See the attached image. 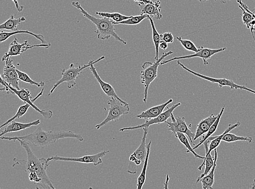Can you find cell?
Segmentation results:
<instances>
[{
  "label": "cell",
  "instance_id": "obj_28",
  "mask_svg": "<svg viewBox=\"0 0 255 189\" xmlns=\"http://www.w3.org/2000/svg\"><path fill=\"white\" fill-rule=\"evenodd\" d=\"M151 145H152V141H150V142L149 143V144L147 146L148 152H147L146 159V160H145L143 170L142 171L141 175H140L139 177L138 178L137 189H142L145 182H146L147 167H148V161H149L150 153H151Z\"/></svg>",
  "mask_w": 255,
  "mask_h": 189
},
{
  "label": "cell",
  "instance_id": "obj_37",
  "mask_svg": "<svg viewBox=\"0 0 255 189\" xmlns=\"http://www.w3.org/2000/svg\"><path fill=\"white\" fill-rule=\"evenodd\" d=\"M161 41L167 43H172L174 42L173 34L171 32H166L161 34Z\"/></svg>",
  "mask_w": 255,
  "mask_h": 189
},
{
  "label": "cell",
  "instance_id": "obj_2",
  "mask_svg": "<svg viewBox=\"0 0 255 189\" xmlns=\"http://www.w3.org/2000/svg\"><path fill=\"white\" fill-rule=\"evenodd\" d=\"M2 140L17 141L18 140L27 141L32 144L35 147L41 148H46L58 140L63 138H75L79 141H83L84 138L81 134H77L72 131H45L41 127L38 128L31 134L21 136L0 137Z\"/></svg>",
  "mask_w": 255,
  "mask_h": 189
},
{
  "label": "cell",
  "instance_id": "obj_43",
  "mask_svg": "<svg viewBox=\"0 0 255 189\" xmlns=\"http://www.w3.org/2000/svg\"><path fill=\"white\" fill-rule=\"evenodd\" d=\"M252 187V188H253V189L255 188V182L254 183V185Z\"/></svg>",
  "mask_w": 255,
  "mask_h": 189
},
{
  "label": "cell",
  "instance_id": "obj_35",
  "mask_svg": "<svg viewBox=\"0 0 255 189\" xmlns=\"http://www.w3.org/2000/svg\"><path fill=\"white\" fill-rule=\"evenodd\" d=\"M17 71L20 81L31 84V85L37 86L38 87H41L45 85V83L43 81L37 82L34 81L33 80L29 77L27 74L22 72L18 69H17Z\"/></svg>",
  "mask_w": 255,
  "mask_h": 189
},
{
  "label": "cell",
  "instance_id": "obj_5",
  "mask_svg": "<svg viewBox=\"0 0 255 189\" xmlns=\"http://www.w3.org/2000/svg\"><path fill=\"white\" fill-rule=\"evenodd\" d=\"M173 54V52L169 51L167 53H163L162 56L154 63L147 62L142 66L144 70L141 72V83L144 86L143 102L146 103L148 100V91L150 85L157 77L158 68L164 58Z\"/></svg>",
  "mask_w": 255,
  "mask_h": 189
},
{
  "label": "cell",
  "instance_id": "obj_14",
  "mask_svg": "<svg viewBox=\"0 0 255 189\" xmlns=\"http://www.w3.org/2000/svg\"><path fill=\"white\" fill-rule=\"evenodd\" d=\"M6 63L3 68L2 75L0 76L9 86L17 89H21L19 86V76L17 68L13 64V61L10 58L6 59Z\"/></svg>",
  "mask_w": 255,
  "mask_h": 189
},
{
  "label": "cell",
  "instance_id": "obj_8",
  "mask_svg": "<svg viewBox=\"0 0 255 189\" xmlns=\"http://www.w3.org/2000/svg\"><path fill=\"white\" fill-rule=\"evenodd\" d=\"M108 153H109V151H103L96 154H94V155L84 156L77 158L63 157L58 156H54L48 158L47 159L49 162L52 161H62L93 163L94 166H97L100 165V164L102 163V158L106 156Z\"/></svg>",
  "mask_w": 255,
  "mask_h": 189
},
{
  "label": "cell",
  "instance_id": "obj_38",
  "mask_svg": "<svg viewBox=\"0 0 255 189\" xmlns=\"http://www.w3.org/2000/svg\"><path fill=\"white\" fill-rule=\"evenodd\" d=\"M127 1H129V0H127ZM133 1L137 3L139 7L147 3H153L154 2V0H133Z\"/></svg>",
  "mask_w": 255,
  "mask_h": 189
},
{
  "label": "cell",
  "instance_id": "obj_42",
  "mask_svg": "<svg viewBox=\"0 0 255 189\" xmlns=\"http://www.w3.org/2000/svg\"><path fill=\"white\" fill-rule=\"evenodd\" d=\"M169 181V175H168L166 177V183H164V189H168V182Z\"/></svg>",
  "mask_w": 255,
  "mask_h": 189
},
{
  "label": "cell",
  "instance_id": "obj_11",
  "mask_svg": "<svg viewBox=\"0 0 255 189\" xmlns=\"http://www.w3.org/2000/svg\"><path fill=\"white\" fill-rule=\"evenodd\" d=\"M172 122H166L165 123L167 124L168 127V130L171 131L174 135L178 132L182 133L188 136L191 143L195 146L194 143V138L196 135V133H194L192 131L190 130L188 127L186 122H185L184 117H178L177 118L175 117L173 113L171 116Z\"/></svg>",
  "mask_w": 255,
  "mask_h": 189
},
{
  "label": "cell",
  "instance_id": "obj_34",
  "mask_svg": "<svg viewBox=\"0 0 255 189\" xmlns=\"http://www.w3.org/2000/svg\"><path fill=\"white\" fill-rule=\"evenodd\" d=\"M149 16L147 14H141L137 16H131V18L121 22L115 23L114 25H127V26H136L141 23L145 19H148Z\"/></svg>",
  "mask_w": 255,
  "mask_h": 189
},
{
  "label": "cell",
  "instance_id": "obj_23",
  "mask_svg": "<svg viewBox=\"0 0 255 189\" xmlns=\"http://www.w3.org/2000/svg\"><path fill=\"white\" fill-rule=\"evenodd\" d=\"M26 21V17H22L17 19L15 18L14 16H11L7 21L0 26V29L16 31L18 30L17 27L19 25H21L22 23Z\"/></svg>",
  "mask_w": 255,
  "mask_h": 189
},
{
  "label": "cell",
  "instance_id": "obj_36",
  "mask_svg": "<svg viewBox=\"0 0 255 189\" xmlns=\"http://www.w3.org/2000/svg\"><path fill=\"white\" fill-rule=\"evenodd\" d=\"M177 39L180 43H181L183 47L186 49L187 51L189 52H192L197 53L198 51L199 48H198L196 45L188 39H183L181 37H177Z\"/></svg>",
  "mask_w": 255,
  "mask_h": 189
},
{
  "label": "cell",
  "instance_id": "obj_6",
  "mask_svg": "<svg viewBox=\"0 0 255 189\" xmlns=\"http://www.w3.org/2000/svg\"><path fill=\"white\" fill-rule=\"evenodd\" d=\"M107 103L109 106L108 115L102 122L96 126L98 130L107 125L109 122L118 121L120 118L128 114L130 111L128 104L117 98L111 97Z\"/></svg>",
  "mask_w": 255,
  "mask_h": 189
},
{
  "label": "cell",
  "instance_id": "obj_41",
  "mask_svg": "<svg viewBox=\"0 0 255 189\" xmlns=\"http://www.w3.org/2000/svg\"><path fill=\"white\" fill-rule=\"evenodd\" d=\"M198 1L201 2H206L208 1H211V0H198ZM217 1V0H216ZM222 3L226 4L229 1H231V0H220Z\"/></svg>",
  "mask_w": 255,
  "mask_h": 189
},
{
  "label": "cell",
  "instance_id": "obj_30",
  "mask_svg": "<svg viewBox=\"0 0 255 189\" xmlns=\"http://www.w3.org/2000/svg\"><path fill=\"white\" fill-rule=\"evenodd\" d=\"M175 136H176V137L178 139L179 141L183 144L185 147L186 148L187 153L191 152L196 158L204 159V160L205 157L199 156V154L194 151L193 148H192L191 145H190L188 138L186 135H185L184 134L178 132Z\"/></svg>",
  "mask_w": 255,
  "mask_h": 189
},
{
  "label": "cell",
  "instance_id": "obj_4",
  "mask_svg": "<svg viewBox=\"0 0 255 189\" xmlns=\"http://www.w3.org/2000/svg\"><path fill=\"white\" fill-rule=\"evenodd\" d=\"M104 58H105V56H103L99 58L96 61L91 60L89 61L87 64H85L83 66H79L78 67H75L74 64L71 63L68 69L63 68L62 71V77L61 79L59 80V81L54 84L48 96H51V94L53 93L55 89H56L60 84L64 82H67V87L69 89H71L74 87L76 85V81L78 76L85 69L90 67L93 63L96 64L101 61Z\"/></svg>",
  "mask_w": 255,
  "mask_h": 189
},
{
  "label": "cell",
  "instance_id": "obj_27",
  "mask_svg": "<svg viewBox=\"0 0 255 189\" xmlns=\"http://www.w3.org/2000/svg\"><path fill=\"white\" fill-rule=\"evenodd\" d=\"M224 110L225 106H224L222 108L221 112H220L218 114V117L216 119V121H215L214 123L212 124V126L211 127V128H210L209 131L206 134V135H204L203 138L201 139V140H200V142L199 143L198 145H197V146H195V147L193 148L194 150H196L197 148L202 146V144H203L205 141L207 140V139L209 137L211 136L212 134H213L215 132H216L218 127L219 126V122L220 121H221V119L224 112Z\"/></svg>",
  "mask_w": 255,
  "mask_h": 189
},
{
  "label": "cell",
  "instance_id": "obj_26",
  "mask_svg": "<svg viewBox=\"0 0 255 189\" xmlns=\"http://www.w3.org/2000/svg\"><path fill=\"white\" fill-rule=\"evenodd\" d=\"M214 163V157H213L211 155V153H208L206 154L205 159L204 160L203 163L198 168L199 171H202L203 167L205 165L204 171L203 173L202 174L197 180L196 183L197 184L200 182L202 178L206 176L207 174L211 171Z\"/></svg>",
  "mask_w": 255,
  "mask_h": 189
},
{
  "label": "cell",
  "instance_id": "obj_17",
  "mask_svg": "<svg viewBox=\"0 0 255 189\" xmlns=\"http://www.w3.org/2000/svg\"><path fill=\"white\" fill-rule=\"evenodd\" d=\"M94 64H95L93 63L90 66V70H91L94 78L96 79L100 85H101L103 92L110 98L114 97L119 99V100L123 101L122 99L120 98L117 95L116 92L115 91V89L111 84L104 81L101 77H100L96 67H94Z\"/></svg>",
  "mask_w": 255,
  "mask_h": 189
},
{
  "label": "cell",
  "instance_id": "obj_31",
  "mask_svg": "<svg viewBox=\"0 0 255 189\" xmlns=\"http://www.w3.org/2000/svg\"><path fill=\"white\" fill-rule=\"evenodd\" d=\"M96 14L100 17L110 19L115 23L121 22L131 17L119 13L96 12Z\"/></svg>",
  "mask_w": 255,
  "mask_h": 189
},
{
  "label": "cell",
  "instance_id": "obj_24",
  "mask_svg": "<svg viewBox=\"0 0 255 189\" xmlns=\"http://www.w3.org/2000/svg\"><path fill=\"white\" fill-rule=\"evenodd\" d=\"M237 2L239 4V7L243 11L242 15L243 23L249 29L250 24L253 19H255V14L253 11H251L246 4L241 0H237Z\"/></svg>",
  "mask_w": 255,
  "mask_h": 189
},
{
  "label": "cell",
  "instance_id": "obj_33",
  "mask_svg": "<svg viewBox=\"0 0 255 189\" xmlns=\"http://www.w3.org/2000/svg\"><path fill=\"white\" fill-rule=\"evenodd\" d=\"M30 107H31V106H30L28 103H26L24 105L20 107L16 114H15L13 117L8 119L6 122L3 123L2 125L0 127V128H2L5 126H6L10 123L14 121L15 119H19L25 115V114L26 113Z\"/></svg>",
  "mask_w": 255,
  "mask_h": 189
},
{
  "label": "cell",
  "instance_id": "obj_40",
  "mask_svg": "<svg viewBox=\"0 0 255 189\" xmlns=\"http://www.w3.org/2000/svg\"><path fill=\"white\" fill-rule=\"evenodd\" d=\"M168 47V43L161 41L159 43V48L163 50H166Z\"/></svg>",
  "mask_w": 255,
  "mask_h": 189
},
{
  "label": "cell",
  "instance_id": "obj_19",
  "mask_svg": "<svg viewBox=\"0 0 255 189\" xmlns=\"http://www.w3.org/2000/svg\"><path fill=\"white\" fill-rule=\"evenodd\" d=\"M160 0H154L153 3H147L140 7L141 8L142 14L148 15L152 18L154 17L157 20L161 19L163 17L161 13V7Z\"/></svg>",
  "mask_w": 255,
  "mask_h": 189
},
{
  "label": "cell",
  "instance_id": "obj_7",
  "mask_svg": "<svg viewBox=\"0 0 255 189\" xmlns=\"http://www.w3.org/2000/svg\"><path fill=\"white\" fill-rule=\"evenodd\" d=\"M177 65L181 66L183 69H184L185 71L193 74V75L195 76L201 78L204 80H206V81L211 82L212 83H218L220 88H222L224 86H228L231 89H241V90L247 91L255 94V91L253 90V89L248 88L244 86L239 85V84L234 83L232 81H231V80L227 79L213 78L206 76H204L201 74L194 72L191 70V69H189L186 66H184L181 61H179V59H178Z\"/></svg>",
  "mask_w": 255,
  "mask_h": 189
},
{
  "label": "cell",
  "instance_id": "obj_12",
  "mask_svg": "<svg viewBox=\"0 0 255 189\" xmlns=\"http://www.w3.org/2000/svg\"><path fill=\"white\" fill-rule=\"evenodd\" d=\"M181 105V103H178L173 106L171 108H168L167 110L162 113L158 116L149 119L146 122L137 126L123 128L120 129L119 131L123 132L126 131L136 130V129H143L144 128L149 127L154 124L165 123L169 118H171L172 113L178 107Z\"/></svg>",
  "mask_w": 255,
  "mask_h": 189
},
{
  "label": "cell",
  "instance_id": "obj_32",
  "mask_svg": "<svg viewBox=\"0 0 255 189\" xmlns=\"http://www.w3.org/2000/svg\"><path fill=\"white\" fill-rule=\"evenodd\" d=\"M222 141L229 143L234 142L238 141H247L249 143H252L253 137L239 136L235 135L234 134L228 133L223 136Z\"/></svg>",
  "mask_w": 255,
  "mask_h": 189
},
{
  "label": "cell",
  "instance_id": "obj_9",
  "mask_svg": "<svg viewBox=\"0 0 255 189\" xmlns=\"http://www.w3.org/2000/svg\"><path fill=\"white\" fill-rule=\"evenodd\" d=\"M51 46V43L30 45L28 41H26L24 43H19L18 39L15 37L14 41L10 44L7 53L4 54L2 58V61H6V59L10 57L22 55L23 53L30 49L37 47H43L49 48Z\"/></svg>",
  "mask_w": 255,
  "mask_h": 189
},
{
  "label": "cell",
  "instance_id": "obj_22",
  "mask_svg": "<svg viewBox=\"0 0 255 189\" xmlns=\"http://www.w3.org/2000/svg\"><path fill=\"white\" fill-rule=\"evenodd\" d=\"M20 33H26L31 34L32 36L37 38L39 40V41H41L42 44H46L47 41L46 39L42 34H36L32 32H30L27 30H18L16 31H12V32H4L1 31L0 33V42L2 43L4 42L9 38L12 37L13 35H16V34H20Z\"/></svg>",
  "mask_w": 255,
  "mask_h": 189
},
{
  "label": "cell",
  "instance_id": "obj_1",
  "mask_svg": "<svg viewBox=\"0 0 255 189\" xmlns=\"http://www.w3.org/2000/svg\"><path fill=\"white\" fill-rule=\"evenodd\" d=\"M21 146L26 150L27 154V160H20L16 158L13 159L14 163L13 167H18V169L25 172H33L36 173L41 180L40 187L43 189H53L52 182L47 175V169L50 165L48 159L44 158H38L33 152L29 143L27 141L21 140H17Z\"/></svg>",
  "mask_w": 255,
  "mask_h": 189
},
{
  "label": "cell",
  "instance_id": "obj_44",
  "mask_svg": "<svg viewBox=\"0 0 255 189\" xmlns=\"http://www.w3.org/2000/svg\"><path fill=\"white\" fill-rule=\"evenodd\" d=\"M253 11H255V8L254 9Z\"/></svg>",
  "mask_w": 255,
  "mask_h": 189
},
{
  "label": "cell",
  "instance_id": "obj_20",
  "mask_svg": "<svg viewBox=\"0 0 255 189\" xmlns=\"http://www.w3.org/2000/svg\"><path fill=\"white\" fill-rule=\"evenodd\" d=\"M218 117V114L217 116H214L213 114H212L209 117L203 119V120L200 122L197 126L194 141H196L197 140V138L203 136L204 134H206L214 122L216 121Z\"/></svg>",
  "mask_w": 255,
  "mask_h": 189
},
{
  "label": "cell",
  "instance_id": "obj_13",
  "mask_svg": "<svg viewBox=\"0 0 255 189\" xmlns=\"http://www.w3.org/2000/svg\"><path fill=\"white\" fill-rule=\"evenodd\" d=\"M8 86L13 91V95L18 96V97L24 102L29 104L35 110L41 114L43 117L47 119H51L53 115L52 111L41 110V109H39L36 105H34L33 102L31 100V94L29 89L27 88L17 89L9 86V84Z\"/></svg>",
  "mask_w": 255,
  "mask_h": 189
},
{
  "label": "cell",
  "instance_id": "obj_18",
  "mask_svg": "<svg viewBox=\"0 0 255 189\" xmlns=\"http://www.w3.org/2000/svg\"><path fill=\"white\" fill-rule=\"evenodd\" d=\"M173 102V99H170L168 101L164 104H161V105L149 108L148 110L142 112L141 114H138V115L136 116V117L140 119H146V121L156 117L163 113L165 108H166L169 104L172 103Z\"/></svg>",
  "mask_w": 255,
  "mask_h": 189
},
{
  "label": "cell",
  "instance_id": "obj_21",
  "mask_svg": "<svg viewBox=\"0 0 255 189\" xmlns=\"http://www.w3.org/2000/svg\"><path fill=\"white\" fill-rule=\"evenodd\" d=\"M214 163L211 171L206 176H205L200 180L202 183L204 189H213L214 182V172L217 167V162L218 159V152L217 149L214 150Z\"/></svg>",
  "mask_w": 255,
  "mask_h": 189
},
{
  "label": "cell",
  "instance_id": "obj_3",
  "mask_svg": "<svg viewBox=\"0 0 255 189\" xmlns=\"http://www.w3.org/2000/svg\"><path fill=\"white\" fill-rule=\"evenodd\" d=\"M72 5L79 10L84 17H86L97 27V29L96 33L97 34L99 39L106 40L112 37L116 41L121 42L124 45L128 44L116 32L114 28L115 25L112 20L104 17H102V18L95 17L92 15L89 14L78 2H73Z\"/></svg>",
  "mask_w": 255,
  "mask_h": 189
},
{
  "label": "cell",
  "instance_id": "obj_29",
  "mask_svg": "<svg viewBox=\"0 0 255 189\" xmlns=\"http://www.w3.org/2000/svg\"><path fill=\"white\" fill-rule=\"evenodd\" d=\"M148 19L151 22V26L153 30V39L154 43L155 51H156V56H155L154 59L158 60L159 59V43L161 41V34H159L157 31L156 27H155L154 22L152 17H149Z\"/></svg>",
  "mask_w": 255,
  "mask_h": 189
},
{
  "label": "cell",
  "instance_id": "obj_16",
  "mask_svg": "<svg viewBox=\"0 0 255 189\" xmlns=\"http://www.w3.org/2000/svg\"><path fill=\"white\" fill-rule=\"evenodd\" d=\"M41 120L37 119L36 121H34L31 122L27 123H23L17 122L13 121L10 123L8 125L5 126L4 130L1 132L0 134V137L3 136L5 134L21 131L25 130V129L29 128L32 126H36L41 124Z\"/></svg>",
  "mask_w": 255,
  "mask_h": 189
},
{
  "label": "cell",
  "instance_id": "obj_25",
  "mask_svg": "<svg viewBox=\"0 0 255 189\" xmlns=\"http://www.w3.org/2000/svg\"><path fill=\"white\" fill-rule=\"evenodd\" d=\"M240 126H241V122H238L236 124H233V125H232L231 124H230L229 127L227 128L226 131L222 134L221 135L216 136V137L213 139L211 142L209 143V150L207 154L211 153L213 150H214L215 149H217V148L219 146L220 144H221L223 136L226 135L227 133H230L232 131L233 129L236 128Z\"/></svg>",
  "mask_w": 255,
  "mask_h": 189
},
{
  "label": "cell",
  "instance_id": "obj_15",
  "mask_svg": "<svg viewBox=\"0 0 255 189\" xmlns=\"http://www.w3.org/2000/svg\"><path fill=\"white\" fill-rule=\"evenodd\" d=\"M149 128H143L144 131L143 136L142 139L141 145L129 157V161L134 162L135 165H139L146 160L147 154V146H146V140L148 135Z\"/></svg>",
  "mask_w": 255,
  "mask_h": 189
},
{
  "label": "cell",
  "instance_id": "obj_39",
  "mask_svg": "<svg viewBox=\"0 0 255 189\" xmlns=\"http://www.w3.org/2000/svg\"><path fill=\"white\" fill-rule=\"evenodd\" d=\"M12 1L14 3L15 6H16L18 11L19 12H22L23 11L24 6H22L19 4L18 0H12Z\"/></svg>",
  "mask_w": 255,
  "mask_h": 189
},
{
  "label": "cell",
  "instance_id": "obj_10",
  "mask_svg": "<svg viewBox=\"0 0 255 189\" xmlns=\"http://www.w3.org/2000/svg\"><path fill=\"white\" fill-rule=\"evenodd\" d=\"M227 48H222L218 49H211L209 48H205L204 47H200L198 51L193 54H189V55L182 56L179 57H176L171 59H168V60H164L161 62V65L167 64L174 60H178V59H188L193 57H199L203 59L204 64V65L208 64L207 59L211 58V57L214 55L215 54L224 52L226 51Z\"/></svg>",
  "mask_w": 255,
  "mask_h": 189
}]
</instances>
